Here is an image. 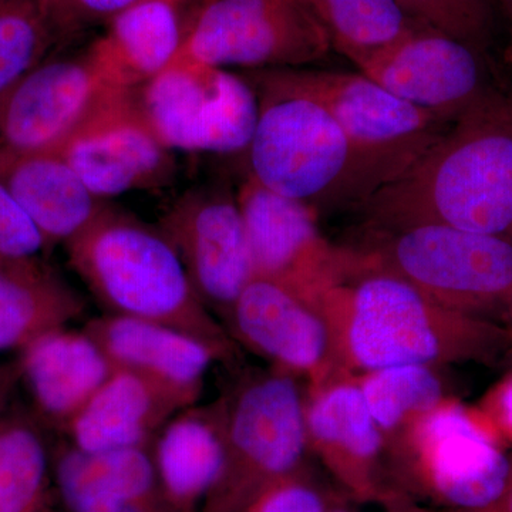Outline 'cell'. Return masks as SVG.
Listing matches in <instances>:
<instances>
[{
    "instance_id": "cell-20",
    "label": "cell",
    "mask_w": 512,
    "mask_h": 512,
    "mask_svg": "<svg viewBox=\"0 0 512 512\" xmlns=\"http://www.w3.org/2000/svg\"><path fill=\"white\" fill-rule=\"evenodd\" d=\"M0 183L35 224L46 251L66 245L106 207L59 151L0 154Z\"/></svg>"
},
{
    "instance_id": "cell-41",
    "label": "cell",
    "mask_w": 512,
    "mask_h": 512,
    "mask_svg": "<svg viewBox=\"0 0 512 512\" xmlns=\"http://www.w3.org/2000/svg\"><path fill=\"white\" fill-rule=\"evenodd\" d=\"M505 313H507L508 325L507 328L510 330L512 335V296L510 301H508L507 306H505Z\"/></svg>"
},
{
    "instance_id": "cell-29",
    "label": "cell",
    "mask_w": 512,
    "mask_h": 512,
    "mask_svg": "<svg viewBox=\"0 0 512 512\" xmlns=\"http://www.w3.org/2000/svg\"><path fill=\"white\" fill-rule=\"evenodd\" d=\"M62 46L45 0H0V94Z\"/></svg>"
},
{
    "instance_id": "cell-14",
    "label": "cell",
    "mask_w": 512,
    "mask_h": 512,
    "mask_svg": "<svg viewBox=\"0 0 512 512\" xmlns=\"http://www.w3.org/2000/svg\"><path fill=\"white\" fill-rule=\"evenodd\" d=\"M59 153L103 201L128 192L160 190L177 174L174 151L144 120L133 89L111 92Z\"/></svg>"
},
{
    "instance_id": "cell-2",
    "label": "cell",
    "mask_w": 512,
    "mask_h": 512,
    "mask_svg": "<svg viewBox=\"0 0 512 512\" xmlns=\"http://www.w3.org/2000/svg\"><path fill=\"white\" fill-rule=\"evenodd\" d=\"M318 309L338 379L403 365H494L512 353L507 326L447 308L384 272L335 286Z\"/></svg>"
},
{
    "instance_id": "cell-25",
    "label": "cell",
    "mask_w": 512,
    "mask_h": 512,
    "mask_svg": "<svg viewBox=\"0 0 512 512\" xmlns=\"http://www.w3.org/2000/svg\"><path fill=\"white\" fill-rule=\"evenodd\" d=\"M151 447L86 453L72 444L63 446L52 466L59 498L73 494L107 495L117 500L161 497Z\"/></svg>"
},
{
    "instance_id": "cell-19",
    "label": "cell",
    "mask_w": 512,
    "mask_h": 512,
    "mask_svg": "<svg viewBox=\"0 0 512 512\" xmlns=\"http://www.w3.org/2000/svg\"><path fill=\"white\" fill-rule=\"evenodd\" d=\"M84 332L116 369L130 370L198 402L218 353L202 340L148 320L106 315L89 320Z\"/></svg>"
},
{
    "instance_id": "cell-31",
    "label": "cell",
    "mask_w": 512,
    "mask_h": 512,
    "mask_svg": "<svg viewBox=\"0 0 512 512\" xmlns=\"http://www.w3.org/2000/svg\"><path fill=\"white\" fill-rule=\"evenodd\" d=\"M332 507L299 468L268 485L244 512H330Z\"/></svg>"
},
{
    "instance_id": "cell-11",
    "label": "cell",
    "mask_w": 512,
    "mask_h": 512,
    "mask_svg": "<svg viewBox=\"0 0 512 512\" xmlns=\"http://www.w3.org/2000/svg\"><path fill=\"white\" fill-rule=\"evenodd\" d=\"M254 279L285 289L318 309L335 286L357 276L355 251L323 235L318 212L247 177L237 190Z\"/></svg>"
},
{
    "instance_id": "cell-23",
    "label": "cell",
    "mask_w": 512,
    "mask_h": 512,
    "mask_svg": "<svg viewBox=\"0 0 512 512\" xmlns=\"http://www.w3.org/2000/svg\"><path fill=\"white\" fill-rule=\"evenodd\" d=\"M185 9L174 0H143L114 16L92 42L111 82L136 89L170 67L190 25Z\"/></svg>"
},
{
    "instance_id": "cell-8",
    "label": "cell",
    "mask_w": 512,
    "mask_h": 512,
    "mask_svg": "<svg viewBox=\"0 0 512 512\" xmlns=\"http://www.w3.org/2000/svg\"><path fill=\"white\" fill-rule=\"evenodd\" d=\"M220 471L201 512H244L268 485L302 468L305 399L281 370L251 376L225 394Z\"/></svg>"
},
{
    "instance_id": "cell-33",
    "label": "cell",
    "mask_w": 512,
    "mask_h": 512,
    "mask_svg": "<svg viewBox=\"0 0 512 512\" xmlns=\"http://www.w3.org/2000/svg\"><path fill=\"white\" fill-rule=\"evenodd\" d=\"M45 251L35 224L0 183V259L32 258Z\"/></svg>"
},
{
    "instance_id": "cell-7",
    "label": "cell",
    "mask_w": 512,
    "mask_h": 512,
    "mask_svg": "<svg viewBox=\"0 0 512 512\" xmlns=\"http://www.w3.org/2000/svg\"><path fill=\"white\" fill-rule=\"evenodd\" d=\"M394 471L437 510H477L507 487L512 456L476 409L446 397L386 444Z\"/></svg>"
},
{
    "instance_id": "cell-3",
    "label": "cell",
    "mask_w": 512,
    "mask_h": 512,
    "mask_svg": "<svg viewBox=\"0 0 512 512\" xmlns=\"http://www.w3.org/2000/svg\"><path fill=\"white\" fill-rule=\"evenodd\" d=\"M69 264L110 315L148 320L234 359L235 340L192 288L183 262L157 225L107 202L92 224L64 245Z\"/></svg>"
},
{
    "instance_id": "cell-42",
    "label": "cell",
    "mask_w": 512,
    "mask_h": 512,
    "mask_svg": "<svg viewBox=\"0 0 512 512\" xmlns=\"http://www.w3.org/2000/svg\"><path fill=\"white\" fill-rule=\"evenodd\" d=\"M330 512H352L348 510V508L345 507H336V505H333L332 510Z\"/></svg>"
},
{
    "instance_id": "cell-21",
    "label": "cell",
    "mask_w": 512,
    "mask_h": 512,
    "mask_svg": "<svg viewBox=\"0 0 512 512\" xmlns=\"http://www.w3.org/2000/svg\"><path fill=\"white\" fill-rule=\"evenodd\" d=\"M225 397L175 414L153 441L161 500L168 512H201L220 471Z\"/></svg>"
},
{
    "instance_id": "cell-1",
    "label": "cell",
    "mask_w": 512,
    "mask_h": 512,
    "mask_svg": "<svg viewBox=\"0 0 512 512\" xmlns=\"http://www.w3.org/2000/svg\"><path fill=\"white\" fill-rule=\"evenodd\" d=\"M356 211L365 227L439 224L512 238V87L498 83Z\"/></svg>"
},
{
    "instance_id": "cell-17",
    "label": "cell",
    "mask_w": 512,
    "mask_h": 512,
    "mask_svg": "<svg viewBox=\"0 0 512 512\" xmlns=\"http://www.w3.org/2000/svg\"><path fill=\"white\" fill-rule=\"evenodd\" d=\"M308 450L360 503L389 507L400 493L380 478L386 441L352 377L325 384L305 399Z\"/></svg>"
},
{
    "instance_id": "cell-16",
    "label": "cell",
    "mask_w": 512,
    "mask_h": 512,
    "mask_svg": "<svg viewBox=\"0 0 512 512\" xmlns=\"http://www.w3.org/2000/svg\"><path fill=\"white\" fill-rule=\"evenodd\" d=\"M229 335L276 370L308 382L315 392L336 377L328 326L319 309L274 284L254 279L232 306Z\"/></svg>"
},
{
    "instance_id": "cell-26",
    "label": "cell",
    "mask_w": 512,
    "mask_h": 512,
    "mask_svg": "<svg viewBox=\"0 0 512 512\" xmlns=\"http://www.w3.org/2000/svg\"><path fill=\"white\" fill-rule=\"evenodd\" d=\"M329 37L332 50L359 69L399 43L421 23L397 0H303Z\"/></svg>"
},
{
    "instance_id": "cell-35",
    "label": "cell",
    "mask_w": 512,
    "mask_h": 512,
    "mask_svg": "<svg viewBox=\"0 0 512 512\" xmlns=\"http://www.w3.org/2000/svg\"><path fill=\"white\" fill-rule=\"evenodd\" d=\"M67 512H168L161 497L117 500L99 494H73L60 498Z\"/></svg>"
},
{
    "instance_id": "cell-36",
    "label": "cell",
    "mask_w": 512,
    "mask_h": 512,
    "mask_svg": "<svg viewBox=\"0 0 512 512\" xmlns=\"http://www.w3.org/2000/svg\"><path fill=\"white\" fill-rule=\"evenodd\" d=\"M19 382H22L19 359L0 363V420L5 419L6 410Z\"/></svg>"
},
{
    "instance_id": "cell-37",
    "label": "cell",
    "mask_w": 512,
    "mask_h": 512,
    "mask_svg": "<svg viewBox=\"0 0 512 512\" xmlns=\"http://www.w3.org/2000/svg\"><path fill=\"white\" fill-rule=\"evenodd\" d=\"M404 512H512V468L510 480H508L503 493L497 500L485 505V507L467 511L437 510V508L423 507V505L412 503L410 498H407L406 503H404Z\"/></svg>"
},
{
    "instance_id": "cell-38",
    "label": "cell",
    "mask_w": 512,
    "mask_h": 512,
    "mask_svg": "<svg viewBox=\"0 0 512 512\" xmlns=\"http://www.w3.org/2000/svg\"><path fill=\"white\" fill-rule=\"evenodd\" d=\"M500 2L501 6H503V13L505 20H507L508 29H510L512 47V0H500Z\"/></svg>"
},
{
    "instance_id": "cell-15",
    "label": "cell",
    "mask_w": 512,
    "mask_h": 512,
    "mask_svg": "<svg viewBox=\"0 0 512 512\" xmlns=\"http://www.w3.org/2000/svg\"><path fill=\"white\" fill-rule=\"evenodd\" d=\"M407 103L454 121L501 80L490 55L420 26L357 69Z\"/></svg>"
},
{
    "instance_id": "cell-4",
    "label": "cell",
    "mask_w": 512,
    "mask_h": 512,
    "mask_svg": "<svg viewBox=\"0 0 512 512\" xmlns=\"http://www.w3.org/2000/svg\"><path fill=\"white\" fill-rule=\"evenodd\" d=\"M258 99L254 134L244 156L248 177L302 202L318 215L357 210L360 197L355 150L325 107L266 77L241 72Z\"/></svg>"
},
{
    "instance_id": "cell-9",
    "label": "cell",
    "mask_w": 512,
    "mask_h": 512,
    "mask_svg": "<svg viewBox=\"0 0 512 512\" xmlns=\"http://www.w3.org/2000/svg\"><path fill=\"white\" fill-rule=\"evenodd\" d=\"M133 92L148 126L174 153L247 151L258 99L244 74L177 57Z\"/></svg>"
},
{
    "instance_id": "cell-13",
    "label": "cell",
    "mask_w": 512,
    "mask_h": 512,
    "mask_svg": "<svg viewBox=\"0 0 512 512\" xmlns=\"http://www.w3.org/2000/svg\"><path fill=\"white\" fill-rule=\"evenodd\" d=\"M92 43L53 53L0 94V154L59 151L114 90Z\"/></svg>"
},
{
    "instance_id": "cell-5",
    "label": "cell",
    "mask_w": 512,
    "mask_h": 512,
    "mask_svg": "<svg viewBox=\"0 0 512 512\" xmlns=\"http://www.w3.org/2000/svg\"><path fill=\"white\" fill-rule=\"evenodd\" d=\"M356 252L359 276L384 272L456 311L481 313L512 296V238L439 224L365 227Z\"/></svg>"
},
{
    "instance_id": "cell-12",
    "label": "cell",
    "mask_w": 512,
    "mask_h": 512,
    "mask_svg": "<svg viewBox=\"0 0 512 512\" xmlns=\"http://www.w3.org/2000/svg\"><path fill=\"white\" fill-rule=\"evenodd\" d=\"M157 227L180 256L205 308L227 320L232 306L254 281L237 191L227 183L192 187L168 207Z\"/></svg>"
},
{
    "instance_id": "cell-6",
    "label": "cell",
    "mask_w": 512,
    "mask_h": 512,
    "mask_svg": "<svg viewBox=\"0 0 512 512\" xmlns=\"http://www.w3.org/2000/svg\"><path fill=\"white\" fill-rule=\"evenodd\" d=\"M261 72L316 101L338 121L355 150L360 205L400 177L453 123L399 99L360 72L316 66Z\"/></svg>"
},
{
    "instance_id": "cell-27",
    "label": "cell",
    "mask_w": 512,
    "mask_h": 512,
    "mask_svg": "<svg viewBox=\"0 0 512 512\" xmlns=\"http://www.w3.org/2000/svg\"><path fill=\"white\" fill-rule=\"evenodd\" d=\"M42 437L28 421L0 420V512H59Z\"/></svg>"
},
{
    "instance_id": "cell-30",
    "label": "cell",
    "mask_w": 512,
    "mask_h": 512,
    "mask_svg": "<svg viewBox=\"0 0 512 512\" xmlns=\"http://www.w3.org/2000/svg\"><path fill=\"white\" fill-rule=\"evenodd\" d=\"M421 25L490 55L494 43L493 0H397Z\"/></svg>"
},
{
    "instance_id": "cell-18",
    "label": "cell",
    "mask_w": 512,
    "mask_h": 512,
    "mask_svg": "<svg viewBox=\"0 0 512 512\" xmlns=\"http://www.w3.org/2000/svg\"><path fill=\"white\" fill-rule=\"evenodd\" d=\"M192 404L197 402L164 384L116 369L64 430L86 453L151 447L165 424Z\"/></svg>"
},
{
    "instance_id": "cell-24",
    "label": "cell",
    "mask_w": 512,
    "mask_h": 512,
    "mask_svg": "<svg viewBox=\"0 0 512 512\" xmlns=\"http://www.w3.org/2000/svg\"><path fill=\"white\" fill-rule=\"evenodd\" d=\"M84 312L79 292L39 256L0 259V352H22Z\"/></svg>"
},
{
    "instance_id": "cell-34",
    "label": "cell",
    "mask_w": 512,
    "mask_h": 512,
    "mask_svg": "<svg viewBox=\"0 0 512 512\" xmlns=\"http://www.w3.org/2000/svg\"><path fill=\"white\" fill-rule=\"evenodd\" d=\"M503 443H512V370L484 394L476 407Z\"/></svg>"
},
{
    "instance_id": "cell-28",
    "label": "cell",
    "mask_w": 512,
    "mask_h": 512,
    "mask_svg": "<svg viewBox=\"0 0 512 512\" xmlns=\"http://www.w3.org/2000/svg\"><path fill=\"white\" fill-rule=\"evenodd\" d=\"M352 379L386 444L447 397L440 376L430 366L384 367Z\"/></svg>"
},
{
    "instance_id": "cell-22",
    "label": "cell",
    "mask_w": 512,
    "mask_h": 512,
    "mask_svg": "<svg viewBox=\"0 0 512 512\" xmlns=\"http://www.w3.org/2000/svg\"><path fill=\"white\" fill-rule=\"evenodd\" d=\"M22 380L36 409L66 429L116 367L84 330L67 328L30 343L18 357Z\"/></svg>"
},
{
    "instance_id": "cell-32",
    "label": "cell",
    "mask_w": 512,
    "mask_h": 512,
    "mask_svg": "<svg viewBox=\"0 0 512 512\" xmlns=\"http://www.w3.org/2000/svg\"><path fill=\"white\" fill-rule=\"evenodd\" d=\"M143 0H45L64 45Z\"/></svg>"
},
{
    "instance_id": "cell-40",
    "label": "cell",
    "mask_w": 512,
    "mask_h": 512,
    "mask_svg": "<svg viewBox=\"0 0 512 512\" xmlns=\"http://www.w3.org/2000/svg\"><path fill=\"white\" fill-rule=\"evenodd\" d=\"M389 512H404L403 511V495H400L399 498H397L396 501L392 505H389V507H386Z\"/></svg>"
},
{
    "instance_id": "cell-39",
    "label": "cell",
    "mask_w": 512,
    "mask_h": 512,
    "mask_svg": "<svg viewBox=\"0 0 512 512\" xmlns=\"http://www.w3.org/2000/svg\"><path fill=\"white\" fill-rule=\"evenodd\" d=\"M174 2L180 3L185 8H201V6L207 5V3L214 2V0H174Z\"/></svg>"
},
{
    "instance_id": "cell-10",
    "label": "cell",
    "mask_w": 512,
    "mask_h": 512,
    "mask_svg": "<svg viewBox=\"0 0 512 512\" xmlns=\"http://www.w3.org/2000/svg\"><path fill=\"white\" fill-rule=\"evenodd\" d=\"M330 52L303 0H214L192 12L178 57L247 72L311 67Z\"/></svg>"
}]
</instances>
